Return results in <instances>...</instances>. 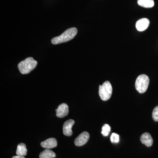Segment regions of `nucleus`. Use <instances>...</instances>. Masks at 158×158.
<instances>
[{
    "mask_svg": "<svg viewBox=\"0 0 158 158\" xmlns=\"http://www.w3.org/2000/svg\"><path fill=\"white\" fill-rule=\"evenodd\" d=\"M77 33V30L76 28L73 27L67 29L60 36L53 38L52 40V44H57L67 42L73 39L76 36Z\"/></svg>",
    "mask_w": 158,
    "mask_h": 158,
    "instance_id": "f257e3e1",
    "label": "nucleus"
},
{
    "mask_svg": "<svg viewBox=\"0 0 158 158\" xmlns=\"http://www.w3.org/2000/svg\"><path fill=\"white\" fill-rule=\"evenodd\" d=\"M37 65V61L32 57H29L19 62L18 67L21 73L23 74H27L34 70Z\"/></svg>",
    "mask_w": 158,
    "mask_h": 158,
    "instance_id": "f03ea898",
    "label": "nucleus"
},
{
    "mask_svg": "<svg viewBox=\"0 0 158 158\" xmlns=\"http://www.w3.org/2000/svg\"><path fill=\"white\" fill-rule=\"evenodd\" d=\"M113 88L109 81H106L102 85H99V95L100 97L104 101L110 99L112 95Z\"/></svg>",
    "mask_w": 158,
    "mask_h": 158,
    "instance_id": "7ed1b4c3",
    "label": "nucleus"
},
{
    "mask_svg": "<svg viewBox=\"0 0 158 158\" xmlns=\"http://www.w3.org/2000/svg\"><path fill=\"white\" fill-rule=\"evenodd\" d=\"M149 84V79L148 76L141 74L138 77L135 82V88L139 93H144L147 90Z\"/></svg>",
    "mask_w": 158,
    "mask_h": 158,
    "instance_id": "20e7f679",
    "label": "nucleus"
},
{
    "mask_svg": "<svg viewBox=\"0 0 158 158\" xmlns=\"http://www.w3.org/2000/svg\"><path fill=\"white\" fill-rule=\"evenodd\" d=\"M89 138L90 135L88 132H83L76 138L74 141L75 144L79 147L83 146L87 143Z\"/></svg>",
    "mask_w": 158,
    "mask_h": 158,
    "instance_id": "39448f33",
    "label": "nucleus"
},
{
    "mask_svg": "<svg viewBox=\"0 0 158 158\" xmlns=\"http://www.w3.org/2000/svg\"><path fill=\"white\" fill-rule=\"evenodd\" d=\"M74 123L75 121L72 119H69L65 122L63 126V133L65 135L69 137L73 135L72 128Z\"/></svg>",
    "mask_w": 158,
    "mask_h": 158,
    "instance_id": "423d86ee",
    "label": "nucleus"
},
{
    "mask_svg": "<svg viewBox=\"0 0 158 158\" xmlns=\"http://www.w3.org/2000/svg\"><path fill=\"white\" fill-rule=\"evenodd\" d=\"M56 116L59 118H63L67 116L69 112L68 105L65 103H62L59 105L56 110Z\"/></svg>",
    "mask_w": 158,
    "mask_h": 158,
    "instance_id": "0eeeda50",
    "label": "nucleus"
},
{
    "mask_svg": "<svg viewBox=\"0 0 158 158\" xmlns=\"http://www.w3.org/2000/svg\"><path fill=\"white\" fill-rule=\"evenodd\" d=\"M150 21L147 18H142L138 20L136 23V27L139 31L146 30L149 25Z\"/></svg>",
    "mask_w": 158,
    "mask_h": 158,
    "instance_id": "6e6552de",
    "label": "nucleus"
},
{
    "mask_svg": "<svg viewBox=\"0 0 158 158\" xmlns=\"http://www.w3.org/2000/svg\"><path fill=\"white\" fill-rule=\"evenodd\" d=\"M57 141L55 138H50L41 142V146L46 149H51L57 146Z\"/></svg>",
    "mask_w": 158,
    "mask_h": 158,
    "instance_id": "1a4fd4ad",
    "label": "nucleus"
},
{
    "mask_svg": "<svg viewBox=\"0 0 158 158\" xmlns=\"http://www.w3.org/2000/svg\"><path fill=\"white\" fill-rule=\"evenodd\" d=\"M140 140L142 144L148 147H151L153 142L152 137L148 133H144L142 134L140 137Z\"/></svg>",
    "mask_w": 158,
    "mask_h": 158,
    "instance_id": "9d476101",
    "label": "nucleus"
},
{
    "mask_svg": "<svg viewBox=\"0 0 158 158\" xmlns=\"http://www.w3.org/2000/svg\"><path fill=\"white\" fill-rule=\"evenodd\" d=\"M27 148L26 144L24 143H20L18 145L16 153L18 156H24L27 154Z\"/></svg>",
    "mask_w": 158,
    "mask_h": 158,
    "instance_id": "9b49d317",
    "label": "nucleus"
},
{
    "mask_svg": "<svg viewBox=\"0 0 158 158\" xmlns=\"http://www.w3.org/2000/svg\"><path fill=\"white\" fill-rule=\"evenodd\" d=\"M56 157V154L50 149L44 150L40 154V158H53Z\"/></svg>",
    "mask_w": 158,
    "mask_h": 158,
    "instance_id": "f8f14e48",
    "label": "nucleus"
},
{
    "mask_svg": "<svg viewBox=\"0 0 158 158\" xmlns=\"http://www.w3.org/2000/svg\"><path fill=\"white\" fill-rule=\"evenodd\" d=\"M138 3L139 6L145 8H152L154 6L153 0H138Z\"/></svg>",
    "mask_w": 158,
    "mask_h": 158,
    "instance_id": "ddd939ff",
    "label": "nucleus"
},
{
    "mask_svg": "<svg viewBox=\"0 0 158 158\" xmlns=\"http://www.w3.org/2000/svg\"><path fill=\"white\" fill-rule=\"evenodd\" d=\"M110 130H111V127L109 125L107 124L104 125L102 127V135L105 137L108 136L110 132Z\"/></svg>",
    "mask_w": 158,
    "mask_h": 158,
    "instance_id": "4468645a",
    "label": "nucleus"
},
{
    "mask_svg": "<svg viewBox=\"0 0 158 158\" xmlns=\"http://www.w3.org/2000/svg\"><path fill=\"white\" fill-rule=\"evenodd\" d=\"M110 140L113 143H117L119 141V135L116 133H112L110 137Z\"/></svg>",
    "mask_w": 158,
    "mask_h": 158,
    "instance_id": "2eb2a0df",
    "label": "nucleus"
},
{
    "mask_svg": "<svg viewBox=\"0 0 158 158\" xmlns=\"http://www.w3.org/2000/svg\"><path fill=\"white\" fill-rule=\"evenodd\" d=\"M152 117L155 121H158V106H156L153 110Z\"/></svg>",
    "mask_w": 158,
    "mask_h": 158,
    "instance_id": "dca6fc26",
    "label": "nucleus"
},
{
    "mask_svg": "<svg viewBox=\"0 0 158 158\" xmlns=\"http://www.w3.org/2000/svg\"><path fill=\"white\" fill-rule=\"evenodd\" d=\"M12 158H25L24 156H14Z\"/></svg>",
    "mask_w": 158,
    "mask_h": 158,
    "instance_id": "f3484780",
    "label": "nucleus"
}]
</instances>
